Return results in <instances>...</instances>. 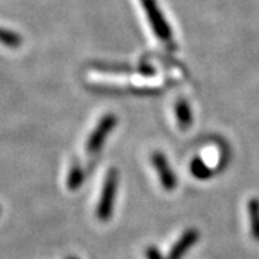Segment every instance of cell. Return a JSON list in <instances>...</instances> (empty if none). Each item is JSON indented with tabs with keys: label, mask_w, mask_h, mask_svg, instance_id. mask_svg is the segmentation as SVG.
<instances>
[{
	"label": "cell",
	"mask_w": 259,
	"mask_h": 259,
	"mask_svg": "<svg viewBox=\"0 0 259 259\" xmlns=\"http://www.w3.org/2000/svg\"><path fill=\"white\" fill-rule=\"evenodd\" d=\"M151 161H153V166L157 171L161 186L166 189L167 192L175 190L177 186V177L176 173L171 170V167L168 164L166 156L163 153H160V151H154L153 156H151Z\"/></svg>",
	"instance_id": "7a4b0ae2"
},
{
	"label": "cell",
	"mask_w": 259,
	"mask_h": 259,
	"mask_svg": "<svg viewBox=\"0 0 259 259\" xmlns=\"http://www.w3.org/2000/svg\"><path fill=\"white\" fill-rule=\"evenodd\" d=\"M68 259H76V258H68Z\"/></svg>",
	"instance_id": "8fae6325"
},
{
	"label": "cell",
	"mask_w": 259,
	"mask_h": 259,
	"mask_svg": "<svg viewBox=\"0 0 259 259\" xmlns=\"http://www.w3.org/2000/svg\"><path fill=\"white\" fill-rule=\"evenodd\" d=\"M115 122H117V120L112 115H107L100 121V124L97 125V128L94 130V133L87 141V151L88 153H97L102 147L104 141L108 137L110 131L115 125Z\"/></svg>",
	"instance_id": "3957f363"
},
{
	"label": "cell",
	"mask_w": 259,
	"mask_h": 259,
	"mask_svg": "<svg viewBox=\"0 0 259 259\" xmlns=\"http://www.w3.org/2000/svg\"><path fill=\"white\" fill-rule=\"evenodd\" d=\"M176 112L180 127L183 130L189 128V127L192 125V114H190V110H189L187 104L183 101L179 102L176 107Z\"/></svg>",
	"instance_id": "ba28073f"
},
{
	"label": "cell",
	"mask_w": 259,
	"mask_h": 259,
	"mask_svg": "<svg viewBox=\"0 0 259 259\" xmlns=\"http://www.w3.org/2000/svg\"><path fill=\"white\" fill-rule=\"evenodd\" d=\"M190 173L199 180H209L214 175V170L207 166L200 157H194L190 163Z\"/></svg>",
	"instance_id": "8992f818"
},
{
	"label": "cell",
	"mask_w": 259,
	"mask_h": 259,
	"mask_svg": "<svg viewBox=\"0 0 259 259\" xmlns=\"http://www.w3.org/2000/svg\"><path fill=\"white\" fill-rule=\"evenodd\" d=\"M146 258L147 259H167L161 255V252L157 246H148L146 249Z\"/></svg>",
	"instance_id": "30bf717a"
},
{
	"label": "cell",
	"mask_w": 259,
	"mask_h": 259,
	"mask_svg": "<svg viewBox=\"0 0 259 259\" xmlns=\"http://www.w3.org/2000/svg\"><path fill=\"white\" fill-rule=\"evenodd\" d=\"M0 42H3L8 47H19L20 45V37L8 30H0Z\"/></svg>",
	"instance_id": "9c48e42d"
},
{
	"label": "cell",
	"mask_w": 259,
	"mask_h": 259,
	"mask_svg": "<svg viewBox=\"0 0 259 259\" xmlns=\"http://www.w3.org/2000/svg\"><path fill=\"white\" fill-rule=\"evenodd\" d=\"M117 190H118V171L115 168H110L107 176L104 179L100 202L97 206V216L100 221L105 222L112 216Z\"/></svg>",
	"instance_id": "6da1fadb"
},
{
	"label": "cell",
	"mask_w": 259,
	"mask_h": 259,
	"mask_svg": "<svg viewBox=\"0 0 259 259\" xmlns=\"http://www.w3.org/2000/svg\"><path fill=\"white\" fill-rule=\"evenodd\" d=\"M248 216H249L250 235L256 242H259V199L250 197L248 202Z\"/></svg>",
	"instance_id": "5b68a950"
},
{
	"label": "cell",
	"mask_w": 259,
	"mask_h": 259,
	"mask_svg": "<svg viewBox=\"0 0 259 259\" xmlns=\"http://www.w3.org/2000/svg\"><path fill=\"white\" fill-rule=\"evenodd\" d=\"M83 170L79 164H74L71 167L69 173H68V180H66V186L69 190H76L79 186L83 183Z\"/></svg>",
	"instance_id": "52a82bcc"
},
{
	"label": "cell",
	"mask_w": 259,
	"mask_h": 259,
	"mask_svg": "<svg viewBox=\"0 0 259 259\" xmlns=\"http://www.w3.org/2000/svg\"><path fill=\"white\" fill-rule=\"evenodd\" d=\"M197 241H199V231L193 228L187 229L182 233L179 241L173 245V248L167 255V259H182Z\"/></svg>",
	"instance_id": "277c9868"
}]
</instances>
